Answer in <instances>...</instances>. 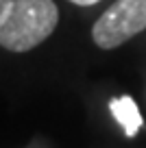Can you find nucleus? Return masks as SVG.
<instances>
[{
	"instance_id": "1",
	"label": "nucleus",
	"mask_w": 146,
	"mask_h": 148,
	"mask_svg": "<svg viewBox=\"0 0 146 148\" xmlns=\"http://www.w3.org/2000/svg\"><path fill=\"white\" fill-rule=\"evenodd\" d=\"M59 24V9L52 0H13L0 24V46L26 52L52 35Z\"/></svg>"
},
{
	"instance_id": "2",
	"label": "nucleus",
	"mask_w": 146,
	"mask_h": 148,
	"mask_svg": "<svg viewBox=\"0 0 146 148\" xmlns=\"http://www.w3.org/2000/svg\"><path fill=\"white\" fill-rule=\"evenodd\" d=\"M146 28V0H118L92 26V39L98 48L111 50Z\"/></svg>"
},
{
	"instance_id": "3",
	"label": "nucleus",
	"mask_w": 146,
	"mask_h": 148,
	"mask_svg": "<svg viewBox=\"0 0 146 148\" xmlns=\"http://www.w3.org/2000/svg\"><path fill=\"white\" fill-rule=\"evenodd\" d=\"M109 111H111V116L116 118V122L124 129V135H127V137H135L137 131L144 124L142 113H140V109H137L135 100H133L131 96L111 98L109 100Z\"/></svg>"
},
{
	"instance_id": "4",
	"label": "nucleus",
	"mask_w": 146,
	"mask_h": 148,
	"mask_svg": "<svg viewBox=\"0 0 146 148\" xmlns=\"http://www.w3.org/2000/svg\"><path fill=\"white\" fill-rule=\"evenodd\" d=\"M11 2H13V0H0V24H2V20H5L7 13H9Z\"/></svg>"
},
{
	"instance_id": "5",
	"label": "nucleus",
	"mask_w": 146,
	"mask_h": 148,
	"mask_svg": "<svg viewBox=\"0 0 146 148\" xmlns=\"http://www.w3.org/2000/svg\"><path fill=\"white\" fill-rule=\"evenodd\" d=\"M70 2H74V5H79V7H92V5H96V2H101V0H70Z\"/></svg>"
}]
</instances>
